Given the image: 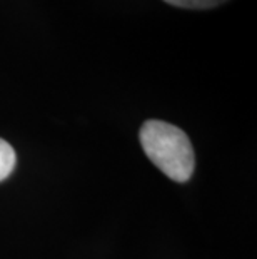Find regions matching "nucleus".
<instances>
[{"instance_id": "f257e3e1", "label": "nucleus", "mask_w": 257, "mask_h": 259, "mask_svg": "<svg viewBox=\"0 0 257 259\" xmlns=\"http://www.w3.org/2000/svg\"><path fill=\"white\" fill-rule=\"evenodd\" d=\"M140 144L147 157L176 183H185L194 172V149L187 134L164 120H147L140 127Z\"/></svg>"}, {"instance_id": "f03ea898", "label": "nucleus", "mask_w": 257, "mask_h": 259, "mask_svg": "<svg viewBox=\"0 0 257 259\" xmlns=\"http://www.w3.org/2000/svg\"><path fill=\"white\" fill-rule=\"evenodd\" d=\"M15 151L7 141L0 139V181L9 178L15 167Z\"/></svg>"}, {"instance_id": "7ed1b4c3", "label": "nucleus", "mask_w": 257, "mask_h": 259, "mask_svg": "<svg viewBox=\"0 0 257 259\" xmlns=\"http://www.w3.org/2000/svg\"><path fill=\"white\" fill-rule=\"evenodd\" d=\"M164 2L180 9H212L227 0H164Z\"/></svg>"}]
</instances>
